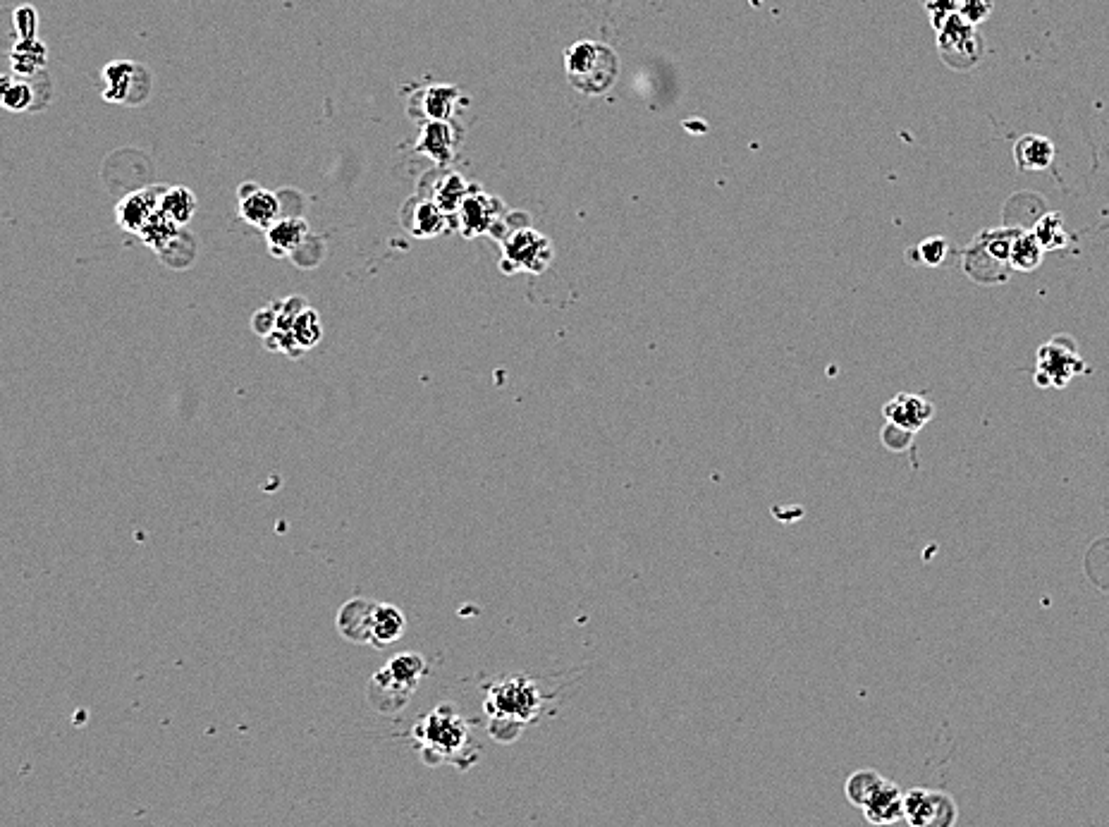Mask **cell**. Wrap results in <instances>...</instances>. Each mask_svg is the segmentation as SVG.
Listing matches in <instances>:
<instances>
[{"label": "cell", "instance_id": "1", "mask_svg": "<svg viewBox=\"0 0 1109 827\" xmlns=\"http://www.w3.org/2000/svg\"><path fill=\"white\" fill-rule=\"evenodd\" d=\"M545 698L538 684L529 677H507L488 686L483 710L490 718V737L505 741V727H510L514 737H519L524 725L536 722L541 715Z\"/></svg>", "mask_w": 1109, "mask_h": 827}, {"label": "cell", "instance_id": "2", "mask_svg": "<svg viewBox=\"0 0 1109 827\" xmlns=\"http://www.w3.org/2000/svg\"><path fill=\"white\" fill-rule=\"evenodd\" d=\"M412 737L421 746V756L426 763L450 761L462 765L464 753L469 751V722L452 710L450 706H438L424 715L414 725Z\"/></svg>", "mask_w": 1109, "mask_h": 827}, {"label": "cell", "instance_id": "3", "mask_svg": "<svg viewBox=\"0 0 1109 827\" xmlns=\"http://www.w3.org/2000/svg\"><path fill=\"white\" fill-rule=\"evenodd\" d=\"M567 77L581 94L596 96L612 89L620 77V58L600 41H579L565 55Z\"/></svg>", "mask_w": 1109, "mask_h": 827}, {"label": "cell", "instance_id": "4", "mask_svg": "<svg viewBox=\"0 0 1109 827\" xmlns=\"http://www.w3.org/2000/svg\"><path fill=\"white\" fill-rule=\"evenodd\" d=\"M553 256V244L533 228L512 230L510 235L502 237V268L507 273L524 271L538 275L550 266Z\"/></svg>", "mask_w": 1109, "mask_h": 827}, {"label": "cell", "instance_id": "5", "mask_svg": "<svg viewBox=\"0 0 1109 827\" xmlns=\"http://www.w3.org/2000/svg\"><path fill=\"white\" fill-rule=\"evenodd\" d=\"M937 48H940L942 60L954 70H968L983 58L985 44L983 36L978 34L976 24L966 22L964 17L952 15L949 20L937 29Z\"/></svg>", "mask_w": 1109, "mask_h": 827}, {"label": "cell", "instance_id": "6", "mask_svg": "<svg viewBox=\"0 0 1109 827\" xmlns=\"http://www.w3.org/2000/svg\"><path fill=\"white\" fill-rule=\"evenodd\" d=\"M904 820L909 827H954L959 806L947 792L914 787L904 792Z\"/></svg>", "mask_w": 1109, "mask_h": 827}, {"label": "cell", "instance_id": "7", "mask_svg": "<svg viewBox=\"0 0 1109 827\" xmlns=\"http://www.w3.org/2000/svg\"><path fill=\"white\" fill-rule=\"evenodd\" d=\"M1088 366L1081 359L1076 345L1066 338L1045 342L1038 349V383L1064 388L1078 373H1086Z\"/></svg>", "mask_w": 1109, "mask_h": 827}, {"label": "cell", "instance_id": "8", "mask_svg": "<svg viewBox=\"0 0 1109 827\" xmlns=\"http://www.w3.org/2000/svg\"><path fill=\"white\" fill-rule=\"evenodd\" d=\"M502 201L490 199L488 194L469 189V194L464 196L462 206H459V228H462L464 237H479L486 232L495 230V223H502Z\"/></svg>", "mask_w": 1109, "mask_h": 827}, {"label": "cell", "instance_id": "9", "mask_svg": "<svg viewBox=\"0 0 1109 827\" xmlns=\"http://www.w3.org/2000/svg\"><path fill=\"white\" fill-rule=\"evenodd\" d=\"M882 414H885V419L890 421L892 426L902 428V431L914 436V433L921 431V428L933 419L935 407L933 402L925 400L921 395L899 392V395H894L892 400L882 407Z\"/></svg>", "mask_w": 1109, "mask_h": 827}, {"label": "cell", "instance_id": "10", "mask_svg": "<svg viewBox=\"0 0 1109 827\" xmlns=\"http://www.w3.org/2000/svg\"><path fill=\"white\" fill-rule=\"evenodd\" d=\"M400 218L404 228L412 232L414 237H421V240H431V237L443 235L447 230V223H450V216L440 211L428 196H414V199H409L402 208Z\"/></svg>", "mask_w": 1109, "mask_h": 827}, {"label": "cell", "instance_id": "11", "mask_svg": "<svg viewBox=\"0 0 1109 827\" xmlns=\"http://www.w3.org/2000/svg\"><path fill=\"white\" fill-rule=\"evenodd\" d=\"M863 818L868 820V825L873 827H890L899 820H904V792L897 784L885 780L868 796L866 804L861 806Z\"/></svg>", "mask_w": 1109, "mask_h": 827}, {"label": "cell", "instance_id": "12", "mask_svg": "<svg viewBox=\"0 0 1109 827\" xmlns=\"http://www.w3.org/2000/svg\"><path fill=\"white\" fill-rule=\"evenodd\" d=\"M240 216L254 228L268 230L280 220V199L259 185L240 189Z\"/></svg>", "mask_w": 1109, "mask_h": 827}, {"label": "cell", "instance_id": "13", "mask_svg": "<svg viewBox=\"0 0 1109 827\" xmlns=\"http://www.w3.org/2000/svg\"><path fill=\"white\" fill-rule=\"evenodd\" d=\"M158 196L161 189H144V192H134L118 204V220L120 228L127 232L139 235L153 218L158 216L161 206H158Z\"/></svg>", "mask_w": 1109, "mask_h": 827}, {"label": "cell", "instance_id": "14", "mask_svg": "<svg viewBox=\"0 0 1109 827\" xmlns=\"http://www.w3.org/2000/svg\"><path fill=\"white\" fill-rule=\"evenodd\" d=\"M414 691L416 689H412V686L397 682L385 667H381V670L373 675L369 684V703L378 710V713L392 715L407 706Z\"/></svg>", "mask_w": 1109, "mask_h": 827}, {"label": "cell", "instance_id": "15", "mask_svg": "<svg viewBox=\"0 0 1109 827\" xmlns=\"http://www.w3.org/2000/svg\"><path fill=\"white\" fill-rule=\"evenodd\" d=\"M376 603L369 598H352L338 612V632L352 643H371V622Z\"/></svg>", "mask_w": 1109, "mask_h": 827}, {"label": "cell", "instance_id": "16", "mask_svg": "<svg viewBox=\"0 0 1109 827\" xmlns=\"http://www.w3.org/2000/svg\"><path fill=\"white\" fill-rule=\"evenodd\" d=\"M268 237V251L275 259H285L292 256L302 244L309 240V228L302 218H280L278 223L271 225L266 230Z\"/></svg>", "mask_w": 1109, "mask_h": 827}, {"label": "cell", "instance_id": "17", "mask_svg": "<svg viewBox=\"0 0 1109 827\" xmlns=\"http://www.w3.org/2000/svg\"><path fill=\"white\" fill-rule=\"evenodd\" d=\"M1014 161L1026 173H1035V170H1047L1055 161V146L1050 139L1040 137V134H1026L1014 146Z\"/></svg>", "mask_w": 1109, "mask_h": 827}, {"label": "cell", "instance_id": "18", "mask_svg": "<svg viewBox=\"0 0 1109 827\" xmlns=\"http://www.w3.org/2000/svg\"><path fill=\"white\" fill-rule=\"evenodd\" d=\"M404 629H407V620H404L402 610L395 608L390 603H376L371 622V643L376 648H385L397 639H402Z\"/></svg>", "mask_w": 1109, "mask_h": 827}, {"label": "cell", "instance_id": "19", "mask_svg": "<svg viewBox=\"0 0 1109 827\" xmlns=\"http://www.w3.org/2000/svg\"><path fill=\"white\" fill-rule=\"evenodd\" d=\"M416 149L424 151L426 156H431L438 165H445L452 161V156H455V134H452L447 122L431 120L424 127V132H421L419 146H416Z\"/></svg>", "mask_w": 1109, "mask_h": 827}, {"label": "cell", "instance_id": "20", "mask_svg": "<svg viewBox=\"0 0 1109 827\" xmlns=\"http://www.w3.org/2000/svg\"><path fill=\"white\" fill-rule=\"evenodd\" d=\"M1043 256H1045V249L1043 244L1038 242V237L1033 235V230L1016 232L1012 249H1009V268H1014V271H1021V273H1031L1035 268H1040Z\"/></svg>", "mask_w": 1109, "mask_h": 827}, {"label": "cell", "instance_id": "21", "mask_svg": "<svg viewBox=\"0 0 1109 827\" xmlns=\"http://www.w3.org/2000/svg\"><path fill=\"white\" fill-rule=\"evenodd\" d=\"M158 206H161V213L170 220V223H175L177 228H182V225L189 223L194 216L196 196L189 192L187 187H168V189H161Z\"/></svg>", "mask_w": 1109, "mask_h": 827}, {"label": "cell", "instance_id": "22", "mask_svg": "<svg viewBox=\"0 0 1109 827\" xmlns=\"http://www.w3.org/2000/svg\"><path fill=\"white\" fill-rule=\"evenodd\" d=\"M139 70L142 67L134 65V63H127V60H118V63H110L106 67V72H103V77H106L108 82V89H106V96L108 101H118V103H125V101H132V82L134 77L139 75Z\"/></svg>", "mask_w": 1109, "mask_h": 827}, {"label": "cell", "instance_id": "23", "mask_svg": "<svg viewBox=\"0 0 1109 827\" xmlns=\"http://www.w3.org/2000/svg\"><path fill=\"white\" fill-rule=\"evenodd\" d=\"M469 189L471 187L459 175H445L443 180L438 182V187L428 194V199H431L440 211L447 213V216H452V213L459 211V206H462L464 196L469 194Z\"/></svg>", "mask_w": 1109, "mask_h": 827}, {"label": "cell", "instance_id": "24", "mask_svg": "<svg viewBox=\"0 0 1109 827\" xmlns=\"http://www.w3.org/2000/svg\"><path fill=\"white\" fill-rule=\"evenodd\" d=\"M385 670H388L390 675L397 679V682H402V684H407V686H412V689H416V686H419V682H421V677H424L428 672V667H426L424 655L407 651V653H397L395 658H390V663L385 665Z\"/></svg>", "mask_w": 1109, "mask_h": 827}, {"label": "cell", "instance_id": "25", "mask_svg": "<svg viewBox=\"0 0 1109 827\" xmlns=\"http://www.w3.org/2000/svg\"><path fill=\"white\" fill-rule=\"evenodd\" d=\"M882 782H885V777H882L878 770H870V768L856 770V773L849 775L847 784H844V794H847L849 804L861 811V806L866 804L868 796L873 794Z\"/></svg>", "mask_w": 1109, "mask_h": 827}, {"label": "cell", "instance_id": "26", "mask_svg": "<svg viewBox=\"0 0 1109 827\" xmlns=\"http://www.w3.org/2000/svg\"><path fill=\"white\" fill-rule=\"evenodd\" d=\"M1033 235L1038 237V242L1043 244L1045 251H1057V249H1064L1069 247L1071 237L1069 232L1064 228V220L1059 213H1047L1035 223V230Z\"/></svg>", "mask_w": 1109, "mask_h": 827}, {"label": "cell", "instance_id": "27", "mask_svg": "<svg viewBox=\"0 0 1109 827\" xmlns=\"http://www.w3.org/2000/svg\"><path fill=\"white\" fill-rule=\"evenodd\" d=\"M457 98L455 87H431L424 94V115L435 122H447L455 110Z\"/></svg>", "mask_w": 1109, "mask_h": 827}, {"label": "cell", "instance_id": "28", "mask_svg": "<svg viewBox=\"0 0 1109 827\" xmlns=\"http://www.w3.org/2000/svg\"><path fill=\"white\" fill-rule=\"evenodd\" d=\"M916 251H918V259H921L918 263L935 268V266H942V263H945L947 254H949V242L945 240V237H928V240H923L921 244H918Z\"/></svg>", "mask_w": 1109, "mask_h": 827}, {"label": "cell", "instance_id": "29", "mask_svg": "<svg viewBox=\"0 0 1109 827\" xmlns=\"http://www.w3.org/2000/svg\"><path fill=\"white\" fill-rule=\"evenodd\" d=\"M44 58V46H39L36 51H24V46L17 44L15 53H12V67H15V72H22V75H32L36 67L44 63Z\"/></svg>", "mask_w": 1109, "mask_h": 827}, {"label": "cell", "instance_id": "30", "mask_svg": "<svg viewBox=\"0 0 1109 827\" xmlns=\"http://www.w3.org/2000/svg\"><path fill=\"white\" fill-rule=\"evenodd\" d=\"M992 12V0H959L957 3V15L964 17L966 22L971 24H978L985 22L990 17Z\"/></svg>", "mask_w": 1109, "mask_h": 827}, {"label": "cell", "instance_id": "31", "mask_svg": "<svg viewBox=\"0 0 1109 827\" xmlns=\"http://www.w3.org/2000/svg\"><path fill=\"white\" fill-rule=\"evenodd\" d=\"M0 103H3L8 110H27L32 106V89H29L24 82H12V87L5 91L3 101Z\"/></svg>", "mask_w": 1109, "mask_h": 827}, {"label": "cell", "instance_id": "32", "mask_svg": "<svg viewBox=\"0 0 1109 827\" xmlns=\"http://www.w3.org/2000/svg\"><path fill=\"white\" fill-rule=\"evenodd\" d=\"M957 3H959V0H933V3H928V10H930V15H933L935 29H940L942 24L949 20V17L957 15Z\"/></svg>", "mask_w": 1109, "mask_h": 827}, {"label": "cell", "instance_id": "33", "mask_svg": "<svg viewBox=\"0 0 1109 827\" xmlns=\"http://www.w3.org/2000/svg\"><path fill=\"white\" fill-rule=\"evenodd\" d=\"M17 24H20L24 39H34L32 32H34V24H36V15H34L32 8L17 10Z\"/></svg>", "mask_w": 1109, "mask_h": 827}, {"label": "cell", "instance_id": "34", "mask_svg": "<svg viewBox=\"0 0 1109 827\" xmlns=\"http://www.w3.org/2000/svg\"><path fill=\"white\" fill-rule=\"evenodd\" d=\"M10 87H12V79L8 75H0V101H3L5 91H8Z\"/></svg>", "mask_w": 1109, "mask_h": 827}]
</instances>
